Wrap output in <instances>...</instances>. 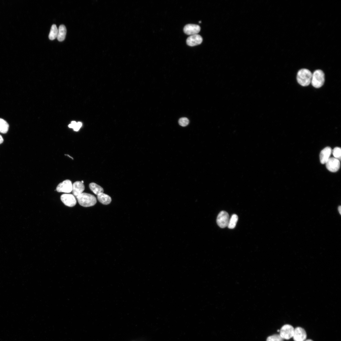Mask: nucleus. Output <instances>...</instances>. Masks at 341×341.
Returning a JSON list of instances; mask_svg holds the SVG:
<instances>
[{
	"mask_svg": "<svg viewBox=\"0 0 341 341\" xmlns=\"http://www.w3.org/2000/svg\"><path fill=\"white\" fill-rule=\"evenodd\" d=\"M79 205L87 207L94 205L97 203L96 199L93 195L86 193H82L77 197Z\"/></svg>",
	"mask_w": 341,
	"mask_h": 341,
	"instance_id": "nucleus-1",
	"label": "nucleus"
},
{
	"mask_svg": "<svg viewBox=\"0 0 341 341\" xmlns=\"http://www.w3.org/2000/svg\"><path fill=\"white\" fill-rule=\"evenodd\" d=\"M312 73L309 70L302 69L298 72L297 79L299 83L302 86H307L311 83Z\"/></svg>",
	"mask_w": 341,
	"mask_h": 341,
	"instance_id": "nucleus-2",
	"label": "nucleus"
},
{
	"mask_svg": "<svg viewBox=\"0 0 341 341\" xmlns=\"http://www.w3.org/2000/svg\"><path fill=\"white\" fill-rule=\"evenodd\" d=\"M325 75L321 70H316L312 74L311 83L315 88H319L322 87L324 83Z\"/></svg>",
	"mask_w": 341,
	"mask_h": 341,
	"instance_id": "nucleus-3",
	"label": "nucleus"
},
{
	"mask_svg": "<svg viewBox=\"0 0 341 341\" xmlns=\"http://www.w3.org/2000/svg\"><path fill=\"white\" fill-rule=\"evenodd\" d=\"M294 331L295 328L292 326L285 325L280 330V335L283 339H289L293 337Z\"/></svg>",
	"mask_w": 341,
	"mask_h": 341,
	"instance_id": "nucleus-4",
	"label": "nucleus"
},
{
	"mask_svg": "<svg viewBox=\"0 0 341 341\" xmlns=\"http://www.w3.org/2000/svg\"><path fill=\"white\" fill-rule=\"evenodd\" d=\"M229 220V216L228 213L225 211H221L217 216V223L220 227L225 228L227 226Z\"/></svg>",
	"mask_w": 341,
	"mask_h": 341,
	"instance_id": "nucleus-5",
	"label": "nucleus"
},
{
	"mask_svg": "<svg viewBox=\"0 0 341 341\" xmlns=\"http://www.w3.org/2000/svg\"><path fill=\"white\" fill-rule=\"evenodd\" d=\"M327 168L332 172L338 171L340 167V161L334 157L330 158L326 163Z\"/></svg>",
	"mask_w": 341,
	"mask_h": 341,
	"instance_id": "nucleus-6",
	"label": "nucleus"
},
{
	"mask_svg": "<svg viewBox=\"0 0 341 341\" xmlns=\"http://www.w3.org/2000/svg\"><path fill=\"white\" fill-rule=\"evenodd\" d=\"M72 184L71 180L67 179L59 184L56 188L59 192L70 193L72 191Z\"/></svg>",
	"mask_w": 341,
	"mask_h": 341,
	"instance_id": "nucleus-7",
	"label": "nucleus"
},
{
	"mask_svg": "<svg viewBox=\"0 0 341 341\" xmlns=\"http://www.w3.org/2000/svg\"><path fill=\"white\" fill-rule=\"evenodd\" d=\"M61 199L65 205L69 207H74L77 204L75 198L72 194H63L61 196Z\"/></svg>",
	"mask_w": 341,
	"mask_h": 341,
	"instance_id": "nucleus-8",
	"label": "nucleus"
},
{
	"mask_svg": "<svg viewBox=\"0 0 341 341\" xmlns=\"http://www.w3.org/2000/svg\"><path fill=\"white\" fill-rule=\"evenodd\" d=\"M293 337L295 341H305L307 338L306 332L301 327L296 328L295 329Z\"/></svg>",
	"mask_w": 341,
	"mask_h": 341,
	"instance_id": "nucleus-9",
	"label": "nucleus"
},
{
	"mask_svg": "<svg viewBox=\"0 0 341 341\" xmlns=\"http://www.w3.org/2000/svg\"><path fill=\"white\" fill-rule=\"evenodd\" d=\"M200 27L199 25L188 24L185 26L184 31L186 35H191L198 34L200 31Z\"/></svg>",
	"mask_w": 341,
	"mask_h": 341,
	"instance_id": "nucleus-10",
	"label": "nucleus"
},
{
	"mask_svg": "<svg viewBox=\"0 0 341 341\" xmlns=\"http://www.w3.org/2000/svg\"><path fill=\"white\" fill-rule=\"evenodd\" d=\"M203 41V38L198 34L190 35L187 39V44L189 46H193L200 44Z\"/></svg>",
	"mask_w": 341,
	"mask_h": 341,
	"instance_id": "nucleus-11",
	"label": "nucleus"
},
{
	"mask_svg": "<svg viewBox=\"0 0 341 341\" xmlns=\"http://www.w3.org/2000/svg\"><path fill=\"white\" fill-rule=\"evenodd\" d=\"M332 153L331 148L329 147H326L321 152L320 159L322 164H325L329 159Z\"/></svg>",
	"mask_w": 341,
	"mask_h": 341,
	"instance_id": "nucleus-12",
	"label": "nucleus"
},
{
	"mask_svg": "<svg viewBox=\"0 0 341 341\" xmlns=\"http://www.w3.org/2000/svg\"><path fill=\"white\" fill-rule=\"evenodd\" d=\"M84 189V185L81 181L75 182L72 184V193L76 197L83 193Z\"/></svg>",
	"mask_w": 341,
	"mask_h": 341,
	"instance_id": "nucleus-13",
	"label": "nucleus"
},
{
	"mask_svg": "<svg viewBox=\"0 0 341 341\" xmlns=\"http://www.w3.org/2000/svg\"><path fill=\"white\" fill-rule=\"evenodd\" d=\"M97 197L99 201L104 205H108L112 201V199L110 197L104 193L99 194L97 195Z\"/></svg>",
	"mask_w": 341,
	"mask_h": 341,
	"instance_id": "nucleus-14",
	"label": "nucleus"
},
{
	"mask_svg": "<svg viewBox=\"0 0 341 341\" xmlns=\"http://www.w3.org/2000/svg\"><path fill=\"white\" fill-rule=\"evenodd\" d=\"M91 190L95 194L98 195L99 194L104 193V189L101 186L94 183H92L89 184Z\"/></svg>",
	"mask_w": 341,
	"mask_h": 341,
	"instance_id": "nucleus-15",
	"label": "nucleus"
},
{
	"mask_svg": "<svg viewBox=\"0 0 341 341\" xmlns=\"http://www.w3.org/2000/svg\"><path fill=\"white\" fill-rule=\"evenodd\" d=\"M67 34V29L65 26L61 25L59 27L57 38L59 41H64L66 38Z\"/></svg>",
	"mask_w": 341,
	"mask_h": 341,
	"instance_id": "nucleus-16",
	"label": "nucleus"
},
{
	"mask_svg": "<svg viewBox=\"0 0 341 341\" xmlns=\"http://www.w3.org/2000/svg\"><path fill=\"white\" fill-rule=\"evenodd\" d=\"M9 125L6 121L3 119L0 118V132L6 134L8 132Z\"/></svg>",
	"mask_w": 341,
	"mask_h": 341,
	"instance_id": "nucleus-17",
	"label": "nucleus"
},
{
	"mask_svg": "<svg viewBox=\"0 0 341 341\" xmlns=\"http://www.w3.org/2000/svg\"><path fill=\"white\" fill-rule=\"evenodd\" d=\"M58 32V29L55 24L52 25L51 31L49 35V38L51 40H53L57 38Z\"/></svg>",
	"mask_w": 341,
	"mask_h": 341,
	"instance_id": "nucleus-18",
	"label": "nucleus"
},
{
	"mask_svg": "<svg viewBox=\"0 0 341 341\" xmlns=\"http://www.w3.org/2000/svg\"><path fill=\"white\" fill-rule=\"evenodd\" d=\"M238 220V217L236 214H233L232 215L230 219H229L227 226L230 229L234 228L236 225Z\"/></svg>",
	"mask_w": 341,
	"mask_h": 341,
	"instance_id": "nucleus-19",
	"label": "nucleus"
},
{
	"mask_svg": "<svg viewBox=\"0 0 341 341\" xmlns=\"http://www.w3.org/2000/svg\"><path fill=\"white\" fill-rule=\"evenodd\" d=\"M82 123L80 122L77 123L75 121H73L72 122L71 124L69 125L68 126L70 128L73 129L74 131H77L79 130L82 126Z\"/></svg>",
	"mask_w": 341,
	"mask_h": 341,
	"instance_id": "nucleus-20",
	"label": "nucleus"
},
{
	"mask_svg": "<svg viewBox=\"0 0 341 341\" xmlns=\"http://www.w3.org/2000/svg\"><path fill=\"white\" fill-rule=\"evenodd\" d=\"M332 153L334 158L340 160L341 156V150L340 148L336 147L332 151Z\"/></svg>",
	"mask_w": 341,
	"mask_h": 341,
	"instance_id": "nucleus-21",
	"label": "nucleus"
},
{
	"mask_svg": "<svg viewBox=\"0 0 341 341\" xmlns=\"http://www.w3.org/2000/svg\"><path fill=\"white\" fill-rule=\"evenodd\" d=\"M284 339L280 334H274L269 336L266 341H283Z\"/></svg>",
	"mask_w": 341,
	"mask_h": 341,
	"instance_id": "nucleus-22",
	"label": "nucleus"
},
{
	"mask_svg": "<svg viewBox=\"0 0 341 341\" xmlns=\"http://www.w3.org/2000/svg\"><path fill=\"white\" fill-rule=\"evenodd\" d=\"M189 123V120L186 118L183 117L180 118L178 121L179 125L182 126H187Z\"/></svg>",
	"mask_w": 341,
	"mask_h": 341,
	"instance_id": "nucleus-23",
	"label": "nucleus"
},
{
	"mask_svg": "<svg viewBox=\"0 0 341 341\" xmlns=\"http://www.w3.org/2000/svg\"><path fill=\"white\" fill-rule=\"evenodd\" d=\"M4 141V139L1 135H0V144L2 143Z\"/></svg>",
	"mask_w": 341,
	"mask_h": 341,
	"instance_id": "nucleus-24",
	"label": "nucleus"
},
{
	"mask_svg": "<svg viewBox=\"0 0 341 341\" xmlns=\"http://www.w3.org/2000/svg\"><path fill=\"white\" fill-rule=\"evenodd\" d=\"M338 212H339L340 214L341 215V207L340 206H339L338 207Z\"/></svg>",
	"mask_w": 341,
	"mask_h": 341,
	"instance_id": "nucleus-25",
	"label": "nucleus"
},
{
	"mask_svg": "<svg viewBox=\"0 0 341 341\" xmlns=\"http://www.w3.org/2000/svg\"><path fill=\"white\" fill-rule=\"evenodd\" d=\"M305 341H313L312 340V339H309L307 340H305Z\"/></svg>",
	"mask_w": 341,
	"mask_h": 341,
	"instance_id": "nucleus-26",
	"label": "nucleus"
},
{
	"mask_svg": "<svg viewBox=\"0 0 341 341\" xmlns=\"http://www.w3.org/2000/svg\"><path fill=\"white\" fill-rule=\"evenodd\" d=\"M81 182H82V183H83H83H84V181H81Z\"/></svg>",
	"mask_w": 341,
	"mask_h": 341,
	"instance_id": "nucleus-27",
	"label": "nucleus"
}]
</instances>
